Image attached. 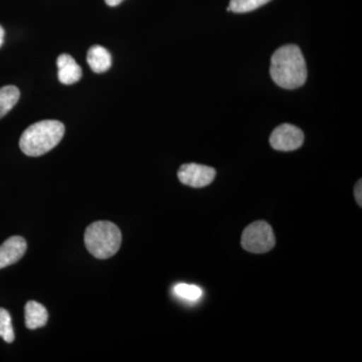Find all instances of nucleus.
<instances>
[{
	"label": "nucleus",
	"instance_id": "1a4fd4ad",
	"mask_svg": "<svg viewBox=\"0 0 362 362\" xmlns=\"http://www.w3.org/2000/svg\"><path fill=\"white\" fill-rule=\"evenodd\" d=\"M25 326L28 329L44 327L49 319L47 308L37 301H28L25 307Z\"/></svg>",
	"mask_w": 362,
	"mask_h": 362
},
{
	"label": "nucleus",
	"instance_id": "f03ea898",
	"mask_svg": "<svg viewBox=\"0 0 362 362\" xmlns=\"http://www.w3.org/2000/svg\"><path fill=\"white\" fill-rule=\"evenodd\" d=\"M65 126L59 121L45 120L33 124L21 135L20 147L25 156H44L63 139Z\"/></svg>",
	"mask_w": 362,
	"mask_h": 362
},
{
	"label": "nucleus",
	"instance_id": "423d86ee",
	"mask_svg": "<svg viewBox=\"0 0 362 362\" xmlns=\"http://www.w3.org/2000/svg\"><path fill=\"white\" fill-rule=\"evenodd\" d=\"M216 169L197 163L181 165L177 176L181 183L190 187L202 188L213 182L216 177Z\"/></svg>",
	"mask_w": 362,
	"mask_h": 362
},
{
	"label": "nucleus",
	"instance_id": "4468645a",
	"mask_svg": "<svg viewBox=\"0 0 362 362\" xmlns=\"http://www.w3.org/2000/svg\"><path fill=\"white\" fill-rule=\"evenodd\" d=\"M175 292L177 296L188 300V301H197L202 295L201 288L195 285L178 284L175 287Z\"/></svg>",
	"mask_w": 362,
	"mask_h": 362
},
{
	"label": "nucleus",
	"instance_id": "6e6552de",
	"mask_svg": "<svg viewBox=\"0 0 362 362\" xmlns=\"http://www.w3.org/2000/svg\"><path fill=\"white\" fill-rule=\"evenodd\" d=\"M58 77L64 85H73L82 78V69L70 54H63L57 59Z\"/></svg>",
	"mask_w": 362,
	"mask_h": 362
},
{
	"label": "nucleus",
	"instance_id": "ddd939ff",
	"mask_svg": "<svg viewBox=\"0 0 362 362\" xmlns=\"http://www.w3.org/2000/svg\"><path fill=\"white\" fill-rule=\"evenodd\" d=\"M0 337L7 343L13 342L16 338L11 314L4 308H0Z\"/></svg>",
	"mask_w": 362,
	"mask_h": 362
},
{
	"label": "nucleus",
	"instance_id": "7ed1b4c3",
	"mask_svg": "<svg viewBox=\"0 0 362 362\" xmlns=\"http://www.w3.org/2000/svg\"><path fill=\"white\" fill-rule=\"evenodd\" d=\"M121 243L122 233L120 228L111 221H95L86 230V247L95 258H110L119 251Z\"/></svg>",
	"mask_w": 362,
	"mask_h": 362
},
{
	"label": "nucleus",
	"instance_id": "9b49d317",
	"mask_svg": "<svg viewBox=\"0 0 362 362\" xmlns=\"http://www.w3.org/2000/svg\"><path fill=\"white\" fill-rule=\"evenodd\" d=\"M21 98V92L16 86L0 88V119L16 106Z\"/></svg>",
	"mask_w": 362,
	"mask_h": 362
},
{
	"label": "nucleus",
	"instance_id": "f3484780",
	"mask_svg": "<svg viewBox=\"0 0 362 362\" xmlns=\"http://www.w3.org/2000/svg\"><path fill=\"white\" fill-rule=\"evenodd\" d=\"M4 28H2L1 25H0V47H1L2 45H4Z\"/></svg>",
	"mask_w": 362,
	"mask_h": 362
},
{
	"label": "nucleus",
	"instance_id": "2eb2a0df",
	"mask_svg": "<svg viewBox=\"0 0 362 362\" xmlns=\"http://www.w3.org/2000/svg\"><path fill=\"white\" fill-rule=\"evenodd\" d=\"M362 182L361 180H358V182L356 183V188H354V195H356V199L357 204H359V206H361L362 204Z\"/></svg>",
	"mask_w": 362,
	"mask_h": 362
},
{
	"label": "nucleus",
	"instance_id": "f257e3e1",
	"mask_svg": "<svg viewBox=\"0 0 362 362\" xmlns=\"http://www.w3.org/2000/svg\"><path fill=\"white\" fill-rule=\"evenodd\" d=\"M270 75L283 89L294 90L306 83V62L298 45H287L274 52L271 59Z\"/></svg>",
	"mask_w": 362,
	"mask_h": 362
},
{
	"label": "nucleus",
	"instance_id": "20e7f679",
	"mask_svg": "<svg viewBox=\"0 0 362 362\" xmlns=\"http://www.w3.org/2000/svg\"><path fill=\"white\" fill-rule=\"evenodd\" d=\"M276 239L273 228L265 221H255L245 228L242 235V246L247 252L264 254L275 247Z\"/></svg>",
	"mask_w": 362,
	"mask_h": 362
},
{
	"label": "nucleus",
	"instance_id": "f8f14e48",
	"mask_svg": "<svg viewBox=\"0 0 362 362\" xmlns=\"http://www.w3.org/2000/svg\"><path fill=\"white\" fill-rule=\"evenodd\" d=\"M272 0H230L228 11L235 13H246L256 11L259 7L265 6Z\"/></svg>",
	"mask_w": 362,
	"mask_h": 362
},
{
	"label": "nucleus",
	"instance_id": "0eeeda50",
	"mask_svg": "<svg viewBox=\"0 0 362 362\" xmlns=\"http://www.w3.org/2000/svg\"><path fill=\"white\" fill-rule=\"evenodd\" d=\"M26 249L28 244L23 237L13 235L7 239L0 246V269L6 268L20 261L25 254Z\"/></svg>",
	"mask_w": 362,
	"mask_h": 362
},
{
	"label": "nucleus",
	"instance_id": "9d476101",
	"mask_svg": "<svg viewBox=\"0 0 362 362\" xmlns=\"http://www.w3.org/2000/svg\"><path fill=\"white\" fill-rule=\"evenodd\" d=\"M87 62L90 70L96 74H102L111 68L112 57L110 52L105 47L101 45H94L88 52Z\"/></svg>",
	"mask_w": 362,
	"mask_h": 362
},
{
	"label": "nucleus",
	"instance_id": "39448f33",
	"mask_svg": "<svg viewBox=\"0 0 362 362\" xmlns=\"http://www.w3.org/2000/svg\"><path fill=\"white\" fill-rule=\"evenodd\" d=\"M304 143L303 131L291 124H282L272 132L270 144L278 151H293Z\"/></svg>",
	"mask_w": 362,
	"mask_h": 362
},
{
	"label": "nucleus",
	"instance_id": "dca6fc26",
	"mask_svg": "<svg viewBox=\"0 0 362 362\" xmlns=\"http://www.w3.org/2000/svg\"><path fill=\"white\" fill-rule=\"evenodd\" d=\"M122 1L123 0H105V2H106L109 6L112 7L119 6V4H120Z\"/></svg>",
	"mask_w": 362,
	"mask_h": 362
}]
</instances>
